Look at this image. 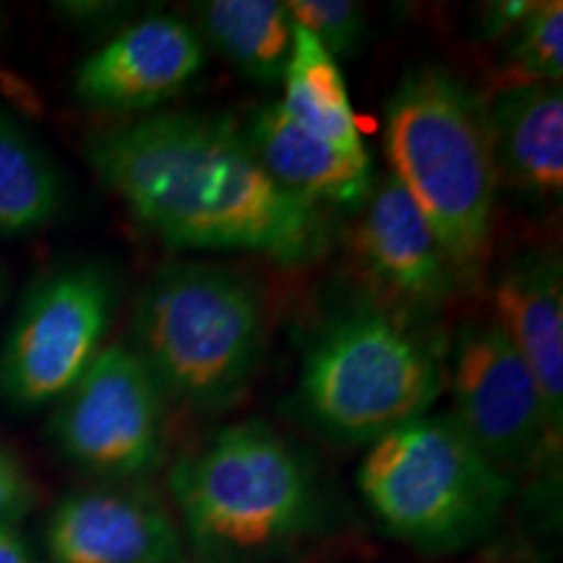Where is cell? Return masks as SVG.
I'll list each match as a JSON object with an SVG mask.
<instances>
[{
  "label": "cell",
  "instance_id": "obj_1",
  "mask_svg": "<svg viewBox=\"0 0 563 563\" xmlns=\"http://www.w3.org/2000/svg\"><path fill=\"white\" fill-rule=\"evenodd\" d=\"M87 162L133 220L175 251L258 253L300 266L332 243L329 209L282 188L230 118L157 112L91 133Z\"/></svg>",
  "mask_w": 563,
  "mask_h": 563
},
{
  "label": "cell",
  "instance_id": "obj_2",
  "mask_svg": "<svg viewBox=\"0 0 563 563\" xmlns=\"http://www.w3.org/2000/svg\"><path fill=\"white\" fill-rule=\"evenodd\" d=\"M384 146L446 251L462 290L490 258L498 175L485 100L441 66L410 68L386 102Z\"/></svg>",
  "mask_w": 563,
  "mask_h": 563
},
{
  "label": "cell",
  "instance_id": "obj_3",
  "mask_svg": "<svg viewBox=\"0 0 563 563\" xmlns=\"http://www.w3.org/2000/svg\"><path fill=\"white\" fill-rule=\"evenodd\" d=\"M266 306L243 272L175 262L146 279L133 308V350L165 399L220 415L249 394L266 352Z\"/></svg>",
  "mask_w": 563,
  "mask_h": 563
},
{
  "label": "cell",
  "instance_id": "obj_4",
  "mask_svg": "<svg viewBox=\"0 0 563 563\" xmlns=\"http://www.w3.org/2000/svg\"><path fill=\"white\" fill-rule=\"evenodd\" d=\"M170 490L201 563H266L321 522L316 473L262 420L211 435L173 467Z\"/></svg>",
  "mask_w": 563,
  "mask_h": 563
},
{
  "label": "cell",
  "instance_id": "obj_5",
  "mask_svg": "<svg viewBox=\"0 0 563 563\" xmlns=\"http://www.w3.org/2000/svg\"><path fill=\"white\" fill-rule=\"evenodd\" d=\"M443 386L446 357L431 334L402 313L357 306L306 347L292 410L336 443H376L428 415Z\"/></svg>",
  "mask_w": 563,
  "mask_h": 563
},
{
  "label": "cell",
  "instance_id": "obj_6",
  "mask_svg": "<svg viewBox=\"0 0 563 563\" xmlns=\"http://www.w3.org/2000/svg\"><path fill=\"white\" fill-rule=\"evenodd\" d=\"M357 485L378 522L428 555L488 538L517 490L449 412L422 415L371 443Z\"/></svg>",
  "mask_w": 563,
  "mask_h": 563
},
{
  "label": "cell",
  "instance_id": "obj_7",
  "mask_svg": "<svg viewBox=\"0 0 563 563\" xmlns=\"http://www.w3.org/2000/svg\"><path fill=\"white\" fill-rule=\"evenodd\" d=\"M118 282L97 264H70L26 292L0 347V399L16 410L58 402L104 347Z\"/></svg>",
  "mask_w": 563,
  "mask_h": 563
},
{
  "label": "cell",
  "instance_id": "obj_8",
  "mask_svg": "<svg viewBox=\"0 0 563 563\" xmlns=\"http://www.w3.org/2000/svg\"><path fill=\"white\" fill-rule=\"evenodd\" d=\"M452 420L493 467L517 481L561 452L538 382L493 316L470 319L452 344Z\"/></svg>",
  "mask_w": 563,
  "mask_h": 563
},
{
  "label": "cell",
  "instance_id": "obj_9",
  "mask_svg": "<svg viewBox=\"0 0 563 563\" xmlns=\"http://www.w3.org/2000/svg\"><path fill=\"white\" fill-rule=\"evenodd\" d=\"M165 394L125 344H104L58 399L51 431L70 462L108 481H139L165 460Z\"/></svg>",
  "mask_w": 563,
  "mask_h": 563
},
{
  "label": "cell",
  "instance_id": "obj_10",
  "mask_svg": "<svg viewBox=\"0 0 563 563\" xmlns=\"http://www.w3.org/2000/svg\"><path fill=\"white\" fill-rule=\"evenodd\" d=\"M207 66L196 26L154 13L125 26L76 68V100L97 110L144 112L173 100Z\"/></svg>",
  "mask_w": 563,
  "mask_h": 563
},
{
  "label": "cell",
  "instance_id": "obj_11",
  "mask_svg": "<svg viewBox=\"0 0 563 563\" xmlns=\"http://www.w3.org/2000/svg\"><path fill=\"white\" fill-rule=\"evenodd\" d=\"M51 563H186L178 525L136 488L70 493L47 525Z\"/></svg>",
  "mask_w": 563,
  "mask_h": 563
},
{
  "label": "cell",
  "instance_id": "obj_12",
  "mask_svg": "<svg viewBox=\"0 0 563 563\" xmlns=\"http://www.w3.org/2000/svg\"><path fill=\"white\" fill-rule=\"evenodd\" d=\"M355 249L365 269L410 308L433 311L462 290L431 222L391 173L357 209Z\"/></svg>",
  "mask_w": 563,
  "mask_h": 563
},
{
  "label": "cell",
  "instance_id": "obj_13",
  "mask_svg": "<svg viewBox=\"0 0 563 563\" xmlns=\"http://www.w3.org/2000/svg\"><path fill=\"white\" fill-rule=\"evenodd\" d=\"M493 319L538 382L545 412L563 433V269L559 253L511 258L493 285Z\"/></svg>",
  "mask_w": 563,
  "mask_h": 563
},
{
  "label": "cell",
  "instance_id": "obj_14",
  "mask_svg": "<svg viewBox=\"0 0 563 563\" xmlns=\"http://www.w3.org/2000/svg\"><path fill=\"white\" fill-rule=\"evenodd\" d=\"M243 136L264 170L287 191L323 209L357 211L373 191L371 154H350L311 136L290 121L279 102L249 115Z\"/></svg>",
  "mask_w": 563,
  "mask_h": 563
},
{
  "label": "cell",
  "instance_id": "obj_15",
  "mask_svg": "<svg viewBox=\"0 0 563 563\" xmlns=\"http://www.w3.org/2000/svg\"><path fill=\"white\" fill-rule=\"evenodd\" d=\"M501 180L519 191L559 201L563 194L561 84L514 81L485 100Z\"/></svg>",
  "mask_w": 563,
  "mask_h": 563
},
{
  "label": "cell",
  "instance_id": "obj_16",
  "mask_svg": "<svg viewBox=\"0 0 563 563\" xmlns=\"http://www.w3.org/2000/svg\"><path fill=\"white\" fill-rule=\"evenodd\" d=\"M199 37L245 79L279 87L292 53V13L279 0H207L194 5Z\"/></svg>",
  "mask_w": 563,
  "mask_h": 563
},
{
  "label": "cell",
  "instance_id": "obj_17",
  "mask_svg": "<svg viewBox=\"0 0 563 563\" xmlns=\"http://www.w3.org/2000/svg\"><path fill=\"white\" fill-rule=\"evenodd\" d=\"M282 110L311 136L350 154H368L342 68L306 26H292V53L282 79Z\"/></svg>",
  "mask_w": 563,
  "mask_h": 563
},
{
  "label": "cell",
  "instance_id": "obj_18",
  "mask_svg": "<svg viewBox=\"0 0 563 563\" xmlns=\"http://www.w3.org/2000/svg\"><path fill=\"white\" fill-rule=\"evenodd\" d=\"M63 178L42 146L0 108V232L30 235L55 222Z\"/></svg>",
  "mask_w": 563,
  "mask_h": 563
},
{
  "label": "cell",
  "instance_id": "obj_19",
  "mask_svg": "<svg viewBox=\"0 0 563 563\" xmlns=\"http://www.w3.org/2000/svg\"><path fill=\"white\" fill-rule=\"evenodd\" d=\"M506 42V58L525 76L522 81L561 84L563 79V3H534L522 24Z\"/></svg>",
  "mask_w": 563,
  "mask_h": 563
},
{
  "label": "cell",
  "instance_id": "obj_20",
  "mask_svg": "<svg viewBox=\"0 0 563 563\" xmlns=\"http://www.w3.org/2000/svg\"><path fill=\"white\" fill-rule=\"evenodd\" d=\"M295 24L306 26L321 47L340 63L361 51L365 40V9L352 0H290Z\"/></svg>",
  "mask_w": 563,
  "mask_h": 563
},
{
  "label": "cell",
  "instance_id": "obj_21",
  "mask_svg": "<svg viewBox=\"0 0 563 563\" xmlns=\"http://www.w3.org/2000/svg\"><path fill=\"white\" fill-rule=\"evenodd\" d=\"M32 483L9 446L0 443V527H16L32 506Z\"/></svg>",
  "mask_w": 563,
  "mask_h": 563
},
{
  "label": "cell",
  "instance_id": "obj_22",
  "mask_svg": "<svg viewBox=\"0 0 563 563\" xmlns=\"http://www.w3.org/2000/svg\"><path fill=\"white\" fill-rule=\"evenodd\" d=\"M534 3L530 0H496V3L483 5L481 16H477V34L481 40H506L517 30L522 21L530 16Z\"/></svg>",
  "mask_w": 563,
  "mask_h": 563
},
{
  "label": "cell",
  "instance_id": "obj_23",
  "mask_svg": "<svg viewBox=\"0 0 563 563\" xmlns=\"http://www.w3.org/2000/svg\"><path fill=\"white\" fill-rule=\"evenodd\" d=\"M0 563H34L16 527H0Z\"/></svg>",
  "mask_w": 563,
  "mask_h": 563
}]
</instances>
